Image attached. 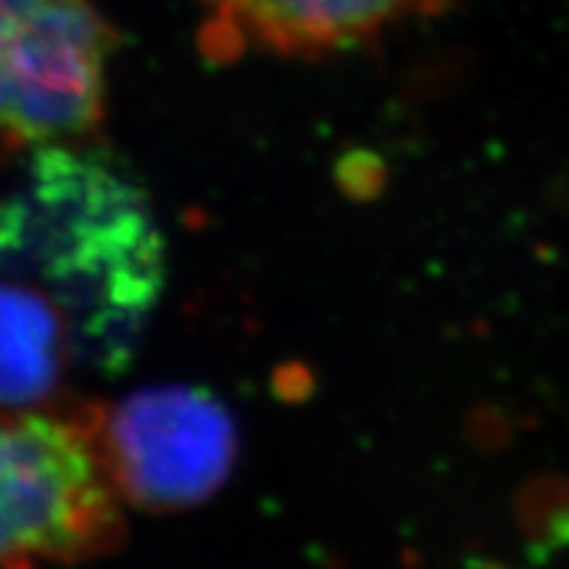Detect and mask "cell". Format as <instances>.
<instances>
[{
  "label": "cell",
  "instance_id": "obj_1",
  "mask_svg": "<svg viewBox=\"0 0 569 569\" xmlns=\"http://www.w3.org/2000/svg\"><path fill=\"white\" fill-rule=\"evenodd\" d=\"M0 274L67 319L74 356L122 372L167 284V240L146 190L88 142L34 148L0 198Z\"/></svg>",
  "mask_w": 569,
  "mask_h": 569
},
{
  "label": "cell",
  "instance_id": "obj_6",
  "mask_svg": "<svg viewBox=\"0 0 569 569\" xmlns=\"http://www.w3.org/2000/svg\"><path fill=\"white\" fill-rule=\"evenodd\" d=\"M74 356L67 319L40 290L0 280V409L38 411Z\"/></svg>",
  "mask_w": 569,
  "mask_h": 569
},
{
  "label": "cell",
  "instance_id": "obj_4",
  "mask_svg": "<svg viewBox=\"0 0 569 569\" xmlns=\"http://www.w3.org/2000/svg\"><path fill=\"white\" fill-rule=\"evenodd\" d=\"M117 38L90 0H48L0 51V138L88 140L106 113Z\"/></svg>",
  "mask_w": 569,
  "mask_h": 569
},
{
  "label": "cell",
  "instance_id": "obj_3",
  "mask_svg": "<svg viewBox=\"0 0 569 569\" xmlns=\"http://www.w3.org/2000/svg\"><path fill=\"white\" fill-rule=\"evenodd\" d=\"M92 427L117 493L151 511L209 501L238 453L230 409L196 386L142 388Z\"/></svg>",
  "mask_w": 569,
  "mask_h": 569
},
{
  "label": "cell",
  "instance_id": "obj_2",
  "mask_svg": "<svg viewBox=\"0 0 569 569\" xmlns=\"http://www.w3.org/2000/svg\"><path fill=\"white\" fill-rule=\"evenodd\" d=\"M92 422L0 409V569L69 565L122 532Z\"/></svg>",
  "mask_w": 569,
  "mask_h": 569
},
{
  "label": "cell",
  "instance_id": "obj_5",
  "mask_svg": "<svg viewBox=\"0 0 569 569\" xmlns=\"http://www.w3.org/2000/svg\"><path fill=\"white\" fill-rule=\"evenodd\" d=\"M211 53L246 48L319 59L372 42L411 19L436 17L451 0H198Z\"/></svg>",
  "mask_w": 569,
  "mask_h": 569
}]
</instances>
